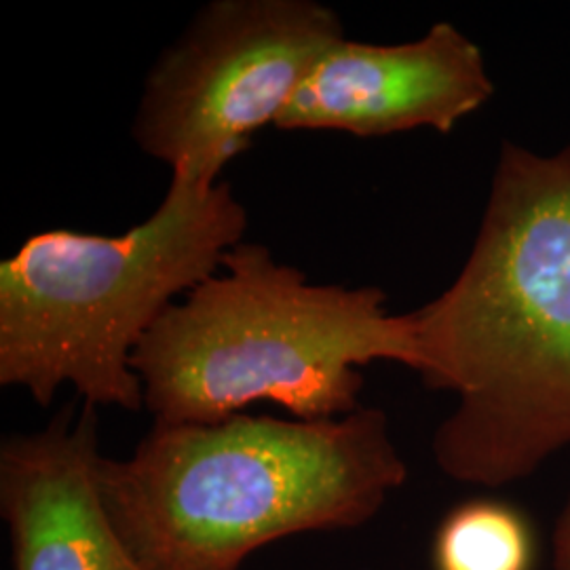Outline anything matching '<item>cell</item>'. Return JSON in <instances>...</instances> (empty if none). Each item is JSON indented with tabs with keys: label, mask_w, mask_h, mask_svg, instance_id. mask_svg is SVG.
<instances>
[{
	"label": "cell",
	"mask_w": 570,
	"mask_h": 570,
	"mask_svg": "<svg viewBox=\"0 0 570 570\" xmlns=\"http://www.w3.org/2000/svg\"><path fill=\"white\" fill-rule=\"evenodd\" d=\"M104 501L142 570H239L273 541L364 527L407 480L387 414H237L159 425L127 459L104 456Z\"/></svg>",
	"instance_id": "7a4b0ae2"
},
{
	"label": "cell",
	"mask_w": 570,
	"mask_h": 570,
	"mask_svg": "<svg viewBox=\"0 0 570 570\" xmlns=\"http://www.w3.org/2000/svg\"><path fill=\"white\" fill-rule=\"evenodd\" d=\"M569 146H570V144H569Z\"/></svg>",
	"instance_id": "30bf717a"
},
{
	"label": "cell",
	"mask_w": 570,
	"mask_h": 570,
	"mask_svg": "<svg viewBox=\"0 0 570 570\" xmlns=\"http://www.w3.org/2000/svg\"><path fill=\"white\" fill-rule=\"evenodd\" d=\"M529 518L501 499H471L450 510L433 534V570H532Z\"/></svg>",
	"instance_id": "ba28073f"
},
{
	"label": "cell",
	"mask_w": 570,
	"mask_h": 570,
	"mask_svg": "<svg viewBox=\"0 0 570 570\" xmlns=\"http://www.w3.org/2000/svg\"><path fill=\"white\" fill-rule=\"evenodd\" d=\"M372 362L416 372L412 313H391L379 287L311 284L256 242L226 252L131 355L159 425L220 423L254 404L341 419L362 407L360 367Z\"/></svg>",
	"instance_id": "3957f363"
},
{
	"label": "cell",
	"mask_w": 570,
	"mask_h": 570,
	"mask_svg": "<svg viewBox=\"0 0 570 570\" xmlns=\"http://www.w3.org/2000/svg\"><path fill=\"white\" fill-rule=\"evenodd\" d=\"M410 313L416 372L459 397L431 440L446 478L501 489L569 449V144L503 142L465 265Z\"/></svg>",
	"instance_id": "6da1fadb"
},
{
	"label": "cell",
	"mask_w": 570,
	"mask_h": 570,
	"mask_svg": "<svg viewBox=\"0 0 570 570\" xmlns=\"http://www.w3.org/2000/svg\"><path fill=\"white\" fill-rule=\"evenodd\" d=\"M553 567L556 570H570V497L564 503V508L558 515L556 529H553Z\"/></svg>",
	"instance_id": "9c48e42d"
},
{
	"label": "cell",
	"mask_w": 570,
	"mask_h": 570,
	"mask_svg": "<svg viewBox=\"0 0 570 570\" xmlns=\"http://www.w3.org/2000/svg\"><path fill=\"white\" fill-rule=\"evenodd\" d=\"M245 233L233 184L171 178L159 207L122 235H32L0 263V385L41 407L70 385L85 404L142 410L136 346Z\"/></svg>",
	"instance_id": "277c9868"
},
{
	"label": "cell",
	"mask_w": 570,
	"mask_h": 570,
	"mask_svg": "<svg viewBox=\"0 0 570 570\" xmlns=\"http://www.w3.org/2000/svg\"><path fill=\"white\" fill-rule=\"evenodd\" d=\"M343 39L338 13L315 0H212L148 70L134 142L171 178L218 184Z\"/></svg>",
	"instance_id": "5b68a950"
},
{
	"label": "cell",
	"mask_w": 570,
	"mask_h": 570,
	"mask_svg": "<svg viewBox=\"0 0 570 570\" xmlns=\"http://www.w3.org/2000/svg\"><path fill=\"white\" fill-rule=\"evenodd\" d=\"M492 94L482 49L454 23L440 21L416 41L336 42L311 68L275 127L357 138L412 129L450 134Z\"/></svg>",
	"instance_id": "8992f818"
},
{
	"label": "cell",
	"mask_w": 570,
	"mask_h": 570,
	"mask_svg": "<svg viewBox=\"0 0 570 570\" xmlns=\"http://www.w3.org/2000/svg\"><path fill=\"white\" fill-rule=\"evenodd\" d=\"M98 407L66 406L0 444V518L11 570H142L104 501Z\"/></svg>",
	"instance_id": "52a82bcc"
}]
</instances>
